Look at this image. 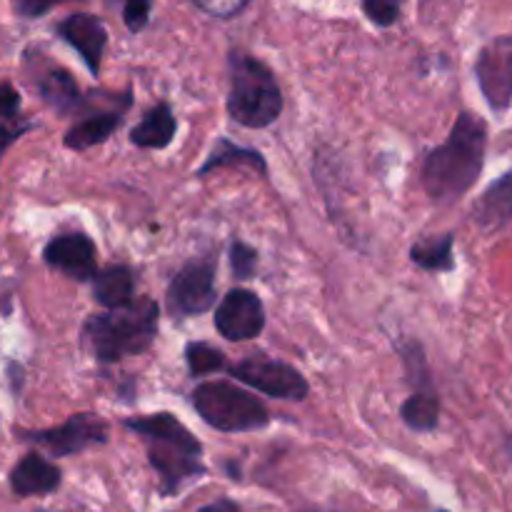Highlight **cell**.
<instances>
[{
  "label": "cell",
  "instance_id": "3957f363",
  "mask_svg": "<svg viewBox=\"0 0 512 512\" xmlns=\"http://www.w3.org/2000/svg\"><path fill=\"white\" fill-rule=\"evenodd\" d=\"M158 323L160 308L155 300H130L108 313L90 315L83 325V345L98 363L113 365L143 355L155 343Z\"/></svg>",
  "mask_w": 512,
  "mask_h": 512
},
{
  "label": "cell",
  "instance_id": "cb8c5ba5",
  "mask_svg": "<svg viewBox=\"0 0 512 512\" xmlns=\"http://www.w3.org/2000/svg\"><path fill=\"white\" fill-rule=\"evenodd\" d=\"M230 268L238 280H250L255 278V270H258V250L245 245L243 240H233L230 243Z\"/></svg>",
  "mask_w": 512,
  "mask_h": 512
},
{
  "label": "cell",
  "instance_id": "5bb4252c",
  "mask_svg": "<svg viewBox=\"0 0 512 512\" xmlns=\"http://www.w3.org/2000/svg\"><path fill=\"white\" fill-rule=\"evenodd\" d=\"M473 220L488 233L503 230L512 223V170L493 180L485 193L475 200Z\"/></svg>",
  "mask_w": 512,
  "mask_h": 512
},
{
  "label": "cell",
  "instance_id": "f546056e",
  "mask_svg": "<svg viewBox=\"0 0 512 512\" xmlns=\"http://www.w3.org/2000/svg\"><path fill=\"white\" fill-rule=\"evenodd\" d=\"M28 128H10V125H3L0 123V158H3L5 150L10 148V145L15 143V140L20 138V135L25 133Z\"/></svg>",
  "mask_w": 512,
  "mask_h": 512
},
{
  "label": "cell",
  "instance_id": "44dd1931",
  "mask_svg": "<svg viewBox=\"0 0 512 512\" xmlns=\"http://www.w3.org/2000/svg\"><path fill=\"white\" fill-rule=\"evenodd\" d=\"M400 418L415 433H430L440 423V398L435 390H415L400 408Z\"/></svg>",
  "mask_w": 512,
  "mask_h": 512
},
{
  "label": "cell",
  "instance_id": "83f0119b",
  "mask_svg": "<svg viewBox=\"0 0 512 512\" xmlns=\"http://www.w3.org/2000/svg\"><path fill=\"white\" fill-rule=\"evenodd\" d=\"M20 113V95L10 83H0V118L13 120Z\"/></svg>",
  "mask_w": 512,
  "mask_h": 512
},
{
  "label": "cell",
  "instance_id": "6da1fadb",
  "mask_svg": "<svg viewBox=\"0 0 512 512\" xmlns=\"http://www.w3.org/2000/svg\"><path fill=\"white\" fill-rule=\"evenodd\" d=\"M485 148H488V125L478 115L463 110L448 140L425 155L420 180L430 200L450 205L463 198L483 173Z\"/></svg>",
  "mask_w": 512,
  "mask_h": 512
},
{
  "label": "cell",
  "instance_id": "f1b7e54d",
  "mask_svg": "<svg viewBox=\"0 0 512 512\" xmlns=\"http://www.w3.org/2000/svg\"><path fill=\"white\" fill-rule=\"evenodd\" d=\"M58 3H65V0H15V10L23 18H43Z\"/></svg>",
  "mask_w": 512,
  "mask_h": 512
},
{
  "label": "cell",
  "instance_id": "4316f807",
  "mask_svg": "<svg viewBox=\"0 0 512 512\" xmlns=\"http://www.w3.org/2000/svg\"><path fill=\"white\" fill-rule=\"evenodd\" d=\"M195 5H198L203 13H208L210 18L228 20L243 13L250 5V0H195Z\"/></svg>",
  "mask_w": 512,
  "mask_h": 512
},
{
  "label": "cell",
  "instance_id": "7402d4cb",
  "mask_svg": "<svg viewBox=\"0 0 512 512\" xmlns=\"http://www.w3.org/2000/svg\"><path fill=\"white\" fill-rule=\"evenodd\" d=\"M185 363H188V370L193 378H203V375H213L228 368L225 355L208 343L185 345Z\"/></svg>",
  "mask_w": 512,
  "mask_h": 512
},
{
  "label": "cell",
  "instance_id": "603a6c76",
  "mask_svg": "<svg viewBox=\"0 0 512 512\" xmlns=\"http://www.w3.org/2000/svg\"><path fill=\"white\" fill-rule=\"evenodd\" d=\"M405 363V375H408V383L415 390H433V378H430L428 360H425V350L418 340H408V343L400 348Z\"/></svg>",
  "mask_w": 512,
  "mask_h": 512
},
{
  "label": "cell",
  "instance_id": "9a60e30c",
  "mask_svg": "<svg viewBox=\"0 0 512 512\" xmlns=\"http://www.w3.org/2000/svg\"><path fill=\"white\" fill-rule=\"evenodd\" d=\"M175 130H178V120H175L170 105L158 103L130 130V143L143 150H163L173 143Z\"/></svg>",
  "mask_w": 512,
  "mask_h": 512
},
{
  "label": "cell",
  "instance_id": "8fae6325",
  "mask_svg": "<svg viewBox=\"0 0 512 512\" xmlns=\"http://www.w3.org/2000/svg\"><path fill=\"white\" fill-rule=\"evenodd\" d=\"M95 255H98V248L83 233L55 235L43 250V260L50 268L60 270V273H65L73 280H80V283L93 280Z\"/></svg>",
  "mask_w": 512,
  "mask_h": 512
},
{
  "label": "cell",
  "instance_id": "ac0fdd59",
  "mask_svg": "<svg viewBox=\"0 0 512 512\" xmlns=\"http://www.w3.org/2000/svg\"><path fill=\"white\" fill-rule=\"evenodd\" d=\"M38 90L40 98L45 100V105H50L58 115H73L75 108L83 103L78 83H75V78L65 68L48 70V73L38 80Z\"/></svg>",
  "mask_w": 512,
  "mask_h": 512
},
{
  "label": "cell",
  "instance_id": "8992f818",
  "mask_svg": "<svg viewBox=\"0 0 512 512\" xmlns=\"http://www.w3.org/2000/svg\"><path fill=\"white\" fill-rule=\"evenodd\" d=\"M230 375L275 400H305L310 393L308 380L298 368L283 363V360L263 358V355L235 363L230 368Z\"/></svg>",
  "mask_w": 512,
  "mask_h": 512
},
{
  "label": "cell",
  "instance_id": "d4e9b609",
  "mask_svg": "<svg viewBox=\"0 0 512 512\" xmlns=\"http://www.w3.org/2000/svg\"><path fill=\"white\" fill-rule=\"evenodd\" d=\"M363 13L378 28H390L400 18V0H363Z\"/></svg>",
  "mask_w": 512,
  "mask_h": 512
},
{
  "label": "cell",
  "instance_id": "52a82bcc",
  "mask_svg": "<svg viewBox=\"0 0 512 512\" xmlns=\"http://www.w3.org/2000/svg\"><path fill=\"white\" fill-rule=\"evenodd\" d=\"M215 270L213 258L190 260L173 275L168 285V310L178 318H193L213 310L215 305Z\"/></svg>",
  "mask_w": 512,
  "mask_h": 512
},
{
  "label": "cell",
  "instance_id": "7c38bea8",
  "mask_svg": "<svg viewBox=\"0 0 512 512\" xmlns=\"http://www.w3.org/2000/svg\"><path fill=\"white\" fill-rule=\"evenodd\" d=\"M58 35L70 48H75V53L83 58L90 73H100L105 45H108V30H105L103 20L90 13L68 15V18L58 23Z\"/></svg>",
  "mask_w": 512,
  "mask_h": 512
},
{
  "label": "cell",
  "instance_id": "30bf717a",
  "mask_svg": "<svg viewBox=\"0 0 512 512\" xmlns=\"http://www.w3.org/2000/svg\"><path fill=\"white\" fill-rule=\"evenodd\" d=\"M215 328L225 340L245 343L265 330V305L253 290L233 288L225 293L215 310Z\"/></svg>",
  "mask_w": 512,
  "mask_h": 512
},
{
  "label": "cell",
  "instance_id": "1f68e13d",
  "mask_svg": "<svg viewBox=\"0 0 512 512\" xmlns=\"http://www.w3.org/2000/svg\"><path fill=\"white\" fill-rule=\"evenodd\" d=\"M438 512H448V510H438Z\"/></svg>",
  "mask_w": 512,
  "mask_h": 512
},
{
  "label": "cell",
  "instance_id": "ffe728a7",
  "mask_svg": "<svg viewBox=\"0 0 512 512\" xmlns=\"http://www.w3.org/2000/svg\"><path fill=\"white\" fill-rule=\"evenodd\" d=\"M453 243V233H445L440 238H423L410 248V260L425 273H450L455 268Z\"/></svg>",
  "mask_w": 512,
  "mask_h": 512
},
{
  "label": "cell",
  "instance_id": "2e32d148",
  "mask_svg": "<svg viewBox=\"0 0 512 512\" xmlns=\"http://www.w3.org/2000/svg\"><path fill=\"white\" fill-rule=\"evenodd\" d=\"M135 293V273L128 265H108L103 270H95L93 275V298L105 310L120 308L130 303Z\"/></svg>",
  "mask_w": 512,
  "mask_h": 512
},
{
  "label": "cell",
  "instance_id": "7a4b0ae2",
  "mask_svg": "<svg viewBox=\"0 0 512 512\" xmlns=\"http://www.w3.org/2000/svg\"><path fill=\"white\" fill-rule=\"evenodd\" d=\"M125 428L145 440L148 460L158 473V488L163 495H175L188 480L205 473L203 445L173 413L125 420Z\"/></svg>",
  "mask_w": 512,
  "mask_h": 512
},
{
  "label": "cell",
  "instance_id": "5b68a950",
  "mask_svg": "<svg viewBox=\"0 0 512 512\" xmlns=\"http://www.w3.org/2000/svg\"><path fill=\"white\" fill-rule=\"evenodd\" d=\"M195 413L220 433H255L270 425L263 400L225 380L203 383L190 393Z\"/></svg>",
  "mask_w": 512,
  "mask_h": 512
},
{
  "label": "cell",
  "instance_id": "4fadbf2b",
  "mask_svg": "<svg viewBox=\"0 0 512 512\" xmlns=\"http://www.w3.org/2000/svg\"><path fill=\"white\" fill-rule=\"evenodd\" d=\"M60 475L58 465L45 460L40 453H28L10 473V488L20 498H30V495H48L60 488Z\"/></svg>",
  "mask_w": 512,
  "mask_h": 512
},
{
  "label": "cell",
  "instance_id": "4dcf8cb0",
  "mask_svg": "<svg viewBox=\"0 0 512 512\" xmlns=\"http://www.w3.org/2000/svg\"><path fill=\"white\" fill-rule=\"evenodd\" d=\"M198 512H243V510H240L238 503H233V500L223 498V500H215V503L205 505V508H200Z\"/></svg>",
  "mask_w": 512,
  "mask_h": 512
},
{
  "label": "cell",
  "instance_id": "d6986e66",
  "mask_svg": "<svg viewBox=\"0 0 512 512\" xmlns=\"http://www.w3.org/2000/svg\"><path fill=\"white\" fill-rule=\"evenodd\" d=\"M230 165H248V168L258 170L260 175H268V163H265L263 153L255 148H243V145H235L233 140L228 138H220L215 143L213 153L208 155L203 165H200L198 175H208L213 170L220 168H230Z\"/></svg>",
  "mask_w": 512,
  "mask_h": 512
},
{
  "label": "cell",
  "instance_id": "ba28073f",
  "mask_svg": "<svg viewBox=\"0 0 512 512\" xmlns=\"http://www.w3.org/2000/svg\"><path fill=\"white\" fill-rule=\"evenodd\" d=\"M23 438L45 448L55 458H68V455H78L95 445L108 443V423L93 413H78L70 415L58 428L35 430V433H25Z\"/></svg>",
  "mask_w": 512,
  "mask_h": 512
},
{
  "label": "cell",
  "instance_id": "e0dca14e",
  "mask_svg": "<svg viewBox=\"0 0 512 512\" xmlns=\"http://www.w3.org/2000/svg\"><path fill=\"white\" fill-rule=\"evenodd\" d=\"M123 123V113L120 110H110V113H95L88 118L78 120L73 128H68L63 143L70 150H90L95 145H103L105 140H110V135L120 128Z\"/></svg>",
  "mask_w": 512,
  "mask_h": 512
},
{
  "label": "cell",
  "instance_id": "277c9868",
  "mask_svg": "<svg viewBox=\"0 0 512 512\" xmlns=\"http://www.w3.org/2000/svg\"><path fill=\"white\" fill-rule=\"evenodd\" d=\"M228 115L243 128H268L283 113V90L275 73L255 55L233 50L228 58Z\"/></svg>",
  "mask_w": 512,
  "mask_h": 512
},
{
  "label": "cell",
  "instance_id": "9c48e42d",
  "mask_svg": "<svg viewBox=\"0 0 512 512\" xmlns=\"http://www.w3.org/2000/svg\"><path fill=\"white\" fill-rule=\"evenodd\" d=\"M475 78L480 93L495 113H503L512 105V38L503 35L485 45L475 60Z\"/></svg>",
  "mask_w": 512,
  "mask_h": 512
},
{
  "label": "cell",
  "instance_id": "484cf974",
  "mask_svg": "<svg viewBox=\"0 0 512 512\" xmlns=\"http://www.w3.org/2000/svg\"><path fill=\"white\" fill-rule=\"evenodd\" d=\"M123 3V23L130 33H143L150 23L153 0H120Z\"/></svg>",
  "mask_w": 512,
  "mask_h": 512
}]
</instances>
